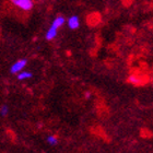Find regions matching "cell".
<instances>
[{
	"instance_id": "cell-9",
	"label": "cell",
	"mask_w": 153,
	"mask_h": 153,
	"mask_svg": "<svg viewBox=\"0 0 153 153\" xmlns=\"http://www.w3.org/2000/svg\"><path fill=\"white\" fill-rule=\"evenodd\" d=\"M8 113H9V109H8V106L7 105H2L0 107V115H1L2 117L3 116H7Z\"/></svg>"
},
{
	"instance_id": "cell-4",
	"label": "cell",
	"mask_w": 153,
	"mask_h": 153,
	"mask_svg": "<svg viewBox=\"0 0 153 153\" xmlns=\"http://www.w3.org/2000/svg\"><path fill=\"white\" fill-rule=\"evenodd\" d=\"M68 26L70 30H76L80 26V20L76 16H71L67 21Z\"/></svg>"
},
{
	"instance_id": "cell-5",
	"label": "cell",
	"mask_w": 153,
	"mask_h": 153,
	"mask_svg": "<svg viewBox=\"0 0 153 153\" xmlns=\"http://www.w3.org/2000/svg\"><path fill=\"white\" fill-rule=\"evenodd\" d=\"M57 32L58 30L55 29V27H53V26L51 25V27L47 30V32H46V39L47 41H51V39H54L56 36H57Z\"/></svg>"
},
{
	"instance_id": "cell-6",
	"label": "cell",
	"mask_w": 153,
	"mask_h": 153,
	"mask_svg": "<svg viewBox=\"0 0 153 153\" xmlns=\"http://www.w3.org/2000/svg\"><path fill=\"white\" fill-rule=\"evenodd\" d=\"M64 23H65L64 16H57L56 19H54V21H53V23H51V26L58 30L59 27H61V26L64 25Z\"/></svg>"
},
{
	"instance_id": "cell-1",
	"label": "cell",
	"mask_w": 153,
	"mask_h": 153,
	"mask_svg": "<svg viewBox=\"0 0 153 153\" xmlns=\"http://www.w3.org/2000/svg\"><path fill=\"white\" fill-rule=\"evenodd\" d=\"M149 81V78H148L146 74H132L128 76V82L131 83V84H134V85H142V84H146V83Z\"/></svg>"
},
{
	"instance_id": "cell-8",
	"label": "cell",
	"mask_w": 153,
	"mask_h": 153,
	"mask_svg": "<svg viewBox=\"0 0 153 153\" xmlns=\"http://www.w3.org/2000/svg\"><path fill=\"white\" fill-rule=\"evenodd\" d=\"M47 142L51 146H56L57 144V142H58V139H57V137L56 136H48L47 137Z\"/></svg>"
},
{
	"instance_id": "cell-3",
	"label": "cell",
	"mask_w": 153,
	"mask_h": 153,
	"mask_svg": "<svg viewBox=\"0 0 153 153\" xmlns=\"http://www.w3.org/2000/svg\"><path fill=\"white\" fill-rule=\"evenodd\" d=\"M26 64H27V60L26 59H19L16 60L14 64H12V66L10 67V72L11 74H19L23 70V68L25 67Z\"/></svg>"
},
{
	"instance_id": "cell-7",
	"label": "cell",
	"mask_w": 153,
	"mask_h": 153,
	"mask_svg": "<svg viewBox=\"0 0 153 153\" xmlns=\"http://www.w3.org/2000/svg\"><path fill=\"white\" fill-rule=\"evenodd\" d=\"M33 74H31V72H29V71H21V72H19L18 74V79L19 80H26V79H30V78H32Z\"/></svg>"
},
{
	"instance_id": "cell-2",
	"label": "cell",
	"mask_w": 153,
	"mask_h": 153,
	"mask_svg": "<svg viewBox=\"0 0 153 153\" xmlns=\"http://www.w3.org/2000/svg\"><path fill=\"white\" fill-rule=\"evenodd\" d=\"M10 1L19 9H22L24 11H30L33 8L32 0H10Z\"/></svg>"
}]
</instances>
